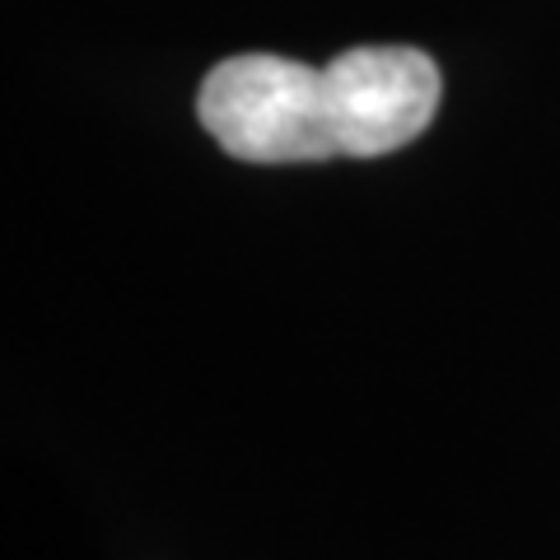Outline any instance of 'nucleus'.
<instances>
[{"label":"nucleus","mask_w":560,"mask_h":560,"mask_svg":"<svg viewBox=\"0 0 560 560\" xmlns=\"http://www.w3.org/2000/svg\"><path fill=\"white\" fill-rule=\"evenodd\" d=\"M444 75L407 43L346 47L327 66L243 51L206 70L197 117L243 164L378 160L430 131Z\"/></svg>","instance_id":"nucleus-1"}]
</instances>
